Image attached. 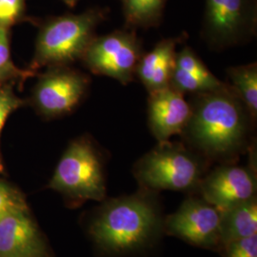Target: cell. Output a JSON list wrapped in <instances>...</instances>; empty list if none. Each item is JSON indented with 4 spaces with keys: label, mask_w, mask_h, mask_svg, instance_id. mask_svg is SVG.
<instances>
[{
    "label": "cell",
    "mask_w": 257,
    "mask_h": 257,
    "mask_svg": "<svg viewBox=\"0 0 257 257\" xmlns=\"http://www.w3.org/2000/svg\"><path fill=\"white\" fill-rule=\"evenodd\" d=\"M230 87L246 105L251 115L257 117V64L230 67L227 70Z\"/></svg>",
    "instance_id": "e0dca14e"
},
{
    "label": "cell",
    "mask_w": 257,
    "mask_h": 257,
    "mask_svg": "<svg viewBox=\"0 0 257 257\" xmlns=\"http://www.w3.org/2000/svg\"><path fill=\"white\" fill-rule=\"evenodd\" d=\"M26 209V205L18 193L0 181V216L16 210Z\"/></svg>",
    "instance_id": "d6986e66"
},
{
    "label": "cell",
    "mask_w": 257,
    "mask_h": 257,
    "mask_svg": "<svg viewBox=\"0 0 257 257\" xmlns=\"http://www.w3.org/2000/svg\"><path fill=\"white\" fill-rule=\"evenodd\" d=\"M65 3L70 6V7H74V5L79 1V0H63Z\"/></svg>",
    "instance_id": "603a6c76"
},
{
    "label": "cell",
    "mask_w": 257,
    "mask_h": 257,
    "mask_svg": "<svg viewBox=\"0 0 257 257\" xmlns=\"http://www.w3.org/2000/svg\"><path fill=\"white\" fill-rule=\"evenodd\" d=\"M257 234V200L253 198L221 211L220 242L226 244Z\"/></svg>",
    "instance_id": "9a60e30c"
},
{
    "label": "cell",
    "mask_w": 257,
    "mask_h": 257,
    "mask_svg": "<svg viewBox=\"0 0 257 257\" xmlns=\"http://www.w3.org/2000/svg\"><path fill=\"white\" fill-rule=\"evenodd\" d=\"M221 211L204 199L189 198L178 210L167 216V233L204 248H218Z\"/></svg>",
    "instance_id": "9c48e42d"
},
{
    "label": "cell",
    "mask_w": 257,
    "mask_h": 257,
    "mask_svg": "<svg viewBox=\"0 0 257 257\" xmlns=\"http://www.w3.org/2000/svg\"><path fill=\"white\" fill-rule=\"evenodd\" d=\"M247 166L221 164L203 176L198 190L202 198L219 211L256 198V155L253 143L248 148Z\"/></svg>",
    "instance_id": "ba28073f"
},
{
    "label": "cell",
    "mask_w": 257,
    "mask_h": 257,
    "mask_svg": "<svg viewBox=\"0 0 257 257\" xmlns=\"http://www.w3.org/2000/svg\"><path fill=\"white\" fill-rule=\"evenodd\" d=\"M50 187L77 200L102 201L106 196L104 162L88 138L73 141L55 169Z\"/></svg>",
    "instance_id": "5b68a950"
},
{
    "label": "cell",
    "mask_w": 257,
    "mask_h": 257,
    "mask_svg": "<svg viewBox=\"0 0 257 257\" xmlns=\"http://www.w3.org/2000/svg\"><path fill=\"white\" fill-rule=\"evenodd\" d=\"M20 104L19 99L9 91H0V134L10 113ZM1 169V161H0Z\"/></svg>",
    "instance_id": "7402d4cb"
},
{
    "label": "cell",
    "mask_w": 257,
    "mask_h": 257,
    "mask_svg": "<svg viewBox=\"0 0 257 257\" xmlns=\"http://www.w3.org/2000/svg\"><path fill=\"white\" fill-rule=\"evenodd\" d=\"M154 193L142 189L105 203L90 226V234L98 247L110 253L124 254L146 246L160 224Z\"/></svg>",
    "instance_id": "7a4b0ae2"
},
{
    "label": "cell",
    "mask_w": 257,
    "mask_h": 257,
    "mask_svg": "<svg viewBox=\"0 0 257 257\" xmlns=\"http://www.w3.org/2000/svg\"><path fill=\"white\" fill-rule=\"evenodd\" d=\"M256 28V0H205L201 37L212 50L247 43Z\"/></svg>",
    "instance_id": "8992f818"
},
{
    "label": "cell",
    "mask_w": 257,
    "mask_h": 257,
    "mask_svg": "<svg viewBox=\"0 0 257 257\" xmlns=\"http://www.w3.org/2000/svg\"><path fill=\"white\" fill-rule=\"evenodd\" d=\"M143 54L142 40L136 30L125 28L94 37L82 58L93 74L128 85L136 78V70Z\"/></svg>",
    "instance_id": "52a82bcc"
},
{
    "label": "cell",
    "mask_w": 257,
    "mask_h": 257,
    "mask_svg": "<svg viewBox=\"0 0 257 257\" xmlns=\"http://www.w3.org/2000/svg\"><path fill=\"white\" fill-rule=\"evenodd\" d=\"M24 0H0V26L7 28L19 19Z\"/></svg>",
    "instance_id": "ffe728a7"
},
{
    "label": "cell",
    "mask_w": 257,
    "mask_h": 257,
    "mask_svg": "<svg viewBox=\"0 0 257 257\" xmlns=\"http://www.w3.org/2000/svg\"><path fill=\"white\" fill-rule=\"evenodd\" d=\"M16 71L11 60L7 29L0 26V79L9 76Z\"/></svg>",
    "instance_id": "44dd1931"
},
{
    "label": "cell",
    "mask_w": 257,
    "mask_h": 257,
    "mask_svg": "<svg viewBox=\"0 0 257 257\" xmlns=\"http://www.w3.org/2000/svg\"><path fill=\"white\" fill-rule=\"evenodd\" d=\"M223 248L227 257H257V234L231 241Z\"/></svg>",
    "instance_id": "ac0fdd59"
},
{
    "label": "cell",
    "mask_w": 257,
    "mask_h": 257,
    "mask_svg": "<svg viewBox=\"0 0 257 257\" xmlns=\"http://www.w3.org/2000/svg\"><path fill=\"white\" fill-rule=\"evenodd\" d=\"M168 0H121L128 29H149L161 23Z\"/></svg>",
    "instance_id": "2e32d148"
},
{
    "label": "cell",
    "mask_w": 257,
    "mask_h": 257,
    "mask_svg": "<svg viewBox=\"0 0 257 257\" xmlns=\"http://www.w3.org/2000/svg\"><path fill=\"white\" fill-rule=\"evenodd\" d=\"M45 245L27 209L0 216V257H44Z\"/></svg>",
    "instance_id": "7c38bea8"
},
{
    "label": "cell",
    "mask_w": 257,
    "mask_h": 257,
    "mask_svg": "<svg viewBox=\"0 0 257 257\" xmlns=\"http://www.w3.org/2000/svg\"><path fill=\"white\" fill-rule=\"evenodd\" d=\"M107 15L108 9L93 8L80 15H66L50 20L37 40V63L65 64L82 57L95 37V29Z\"/></svg>",
    "instance_id": "277c9868"
},
{
    "label": "cell",
    "mask_w": 257,
    "mask_h": 257,
    "mask_svg": "<svg viewBox=\"0 0 257 257\" xmlns=\"http://www.w3.org/2000/svg\"><path fill=\"white\" fill-rule=\"evenodd\" d=\"M89 78L69 69H56L44 75L37 85L36 102L47 116L70 112L81 101Z\"/></svg>",
    "instance_id": "30bf717a"
},
{
    "label": "cell",
    "mask_w": 257,
    "mask_h": 257,
    "mask_svg": "<svg viewBox=\"0 0 257 257\" xmlns=\"http://www.w3.org/2000/svg\"><path fill=\"white\" fill-rule=\"evenodd\" d=\"M207 161L180 142H158L134 167L141 189L151 192H187L198 189L205 175Z\"/></svg>",
    "instance_id": "3957f363"
},
{
    "label": "cell",
    "mask_w": 257,
    "mask_h": 257,
    "mask_svg": "<svg viewBox=\"0 0 257 257\" xmlns=\"http://www.w3.org/2000/svg\"><path fill=\"white\" fill-rule=\"evenodd\" d=\"M189 103L191 115L181 136L207 161L234 163L253 143L256 119L229 83L192 94Z\"/></svg>",
    "instance_id": "6da1fadb"
},
{
    "label": "cell",
    "mask_w": 257,
    "mask_h": 257,
    "mask_svg": "<svg viewBox=\"0 0 257 257\" xmlns=\"http://www.w3.org/2000/svg\"><path fill=\"white\" fill-rule=\"evenodd\" d=\"M222 82L208 69L191 47L185 46L175 55V67L170 87L187 94L211 92L221 88Z\"/></svg>",
    "instance_id": "5bb4252c"
},
{
    "label": "cell",
    "mask_w": 257,
    "mask_h": 257,
    "mask_svg": "<svg viewBox=\"0 0 257 257\" xmlns=\"http://www.w3.org/2000/svg\"><path fill=\"white\" fill-rule=\"evenodd\" d=\"M187 34L160 40L152 51L143 54L136 70V77L148 92H156L170 86L175 67L176 47L183 42Z\"/></svg>",
    "instance_id": "4fadbf2b"
},
{
    "label": "cell",
    "mask_w": 257,
    "mask_h": 257,
    "mask_svg": "<svg viewBox=\"0 0 257 257\" xmlns=\"http://www.w3.org/2000/svg\"><path fill=\"white\" fill-rule=\"evenodd\" d=\"M147 115L154 138L158 142H165L182 134L191 115V106L184 94L169 86L149 93Z\"/></svg>",
    "instance_id": "8fae6325"
}]
</instances>
